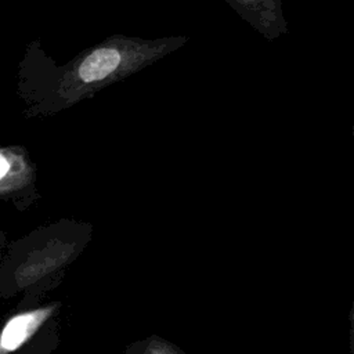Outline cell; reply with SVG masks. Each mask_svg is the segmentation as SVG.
<instances>
[{"instance_id":"6da1fadb","label":"cell","mask_w":354,"mask_h":354,"mask_svg":"<svg viewBox=\"0 0 354 354\" xmlns=\"http://www.w3.org/2000/svg\"><path fill=\"white\" fill-rule=\"evenodd\" d=\"M189 41L187 35L144 39L112 33L57 64L40 40H32L17 72V93L30 115L66 109L151 66Z\"/></svg>"},{"instance_id":"277c9868","label":"cell","mask_w":354,"mask_h":354,"mask_svg":"<svg viewBox=\"0 0 354 354\" xmlns=\"http://www.w3.org/2000/svg\"><path fill=\"white\" fill-rule=\"evenodd\" d=\"M30 177L25 152L17 147L0 148V194H10L24 187Z\"/></svg>"},{"instance_id":"3957f363","label":"cell","mask_w":354,"mask_h":354,"mask_svg":"<svg viewBox=\"0 0 354 354\" xmlns=\"http://www.w3.org/2000/svg\"><path fill=\"white\" fill-rule=\"evenodd\" d=\"M51 311V307H44L10 318L0 330V354H10L18 350L50 317Z\"/></svg>"},{"instance_id":"7a4b0ae2","label":"cell","mask_w":354,"mask_h":354,"mask_svg":"<svg viewBox=\"0 0 354 354\" xmlns=\"http://www.w3.org/2000/svg\"><path fill=\"white\" fill-rule=\"evenodd\" d=\"M242 21L264 40L272 43L289 33L282 0H224Z\"/></svg>"}]
</instances>
